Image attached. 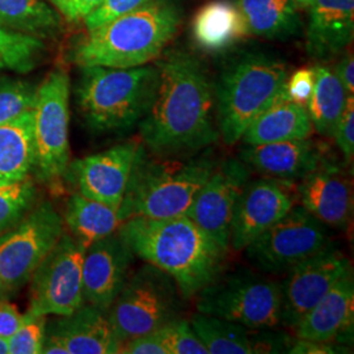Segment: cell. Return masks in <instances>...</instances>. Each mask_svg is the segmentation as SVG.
Returning a JSON list of instances; mask_svg holds the SVG:
<instances>
[{"mask_svg": "<svg viewBox=\"0 0 354 354\" xmlns=\"http://www.w3.org/2000/svg\"><path fill=\"white\" fill-rule=\"evenodd\" d=\"M332 138L336 140L339 150L346 163L353 160L354 155V96H348L342 115L335 127Z\"/></svg>", "mask_w": 354, "mask_h": 354, "instance_id": "8d00e7d4", "label": "cell"}, {"mask_svg": "<svg viewBox=\"0 0 354 354\" xmlns=\"http://www.w3.org/2000/svg\"><path fill=\"white\" fill-rule=\"evenodd\" d=\"M189 323L209 354L256 353V340L241 324L201 313Z\"/></svg>", "mask_w": 354, "mask_h": 354, "instance_id": "f546056e", "label": "cell"}, {"mask_svg": "<svg viewBox=\"0 0 354 354\" xmlns=\"http://www.w3.org/2000/svg\"><path fill=\"white\" fill-rule=\"evenodd\" d=\"M327 226L302 206H292L244 251L264 273H281L329 247Z\"/></svg>", "mask_w": 354, "mask_h": 354, "instance_id": "7c38bea8", "label": "cell"}, {"mask_svg": "<svg viewBox=\"0 0 354 354\" xmlns=\"http://www.w3.org/2000/svg\"><path fill=\"white\" fill-rule=\"evenodd\" d=\"M248 30L259 37L286 39L299 33L301 15L294 0H235Z\"/></svg>", "mask_w": 354, "mask_h": 354, "instance_id": "4316f807", "label": "cell"}, {"mask_svg": "<svg viewBox=\"0 0 354 354\" xmlns=\"http://www.w3.org/2000/svg\"><path fill=\"white\" fill-rule=\"evenodd\" d=\"M314 127L307 108L288 99L285 87L268 108L244 131L245 145H263L281 140L310 138Z\"/></svg>", "mask_w": 354, "mask_h": 354, "instance_id": "603a6c76", "label": "cell"}, {"mask_svg": "<svg viewBox=\"0 0 354 354\" xmlns=\"http://www.w3.org/2000/svg\"><path fill=\"white\" fill-rule=\"evenodd\" d=\"M142 143L127 140L70 163L66 175L77 193L120 209Z\"/></svg>", "mask_w": 354, "mask_h": 354, "instance_id": "9a60e30c", "label": "cell"}, {"mask_svg": "<svg viewBox=\"0 0 354 354\" xmlns=\"http://www.w3.org/2000/svg\"><path fill=\"white\" fill-rule=\"evenodd\" d=\"M121 342L114 333L108 313L84 304L66 317L46 324L44 354L120 353Z\"/></svg>", "mask_w": 354, "mask_h": 354, "instance_id": "e0dca14e", "label": "cell"}, {"mask_svg": "<svg viewBox=\"0 0 354 354\" xmlns=\"http://www.w3.org/2000/svg\"><path fill=\"white\" fill-rule=\"evenodd\" d=\"M24 319V314H20L7 299L0 301V339L8 340L23 326Z\"/></svg>", "mask_w": 354, "mask_h": 354, "instance_id": "60d3db41", "label": "cell"}, {"mask_svg": "<svg viewBox=\"0 0 354 354\" xmlns=\"http://www.w3.org/2000/svg\"><path fill=\"white\" fill-rule=\"evenodd\" d=\"M33 109L0 125V184L23 181L35 171Z\"/></svg>", "mask_w": 354, "mask_h": 354, "instance_id": "d4e9b609", "label": "cell"}, {"mask_svg": "<svg viewBox=\"0 0 354 354\" xmlns=\"http://www.w3.org/2000/svg\"><path fill=\"white\" fill-rule=\"evenodd\" d=\"M181 12L169 0H149L133 12L89 30L70 51L79 67L133 68L156 61L175 38Z\"/></svg>", "mask_w": 354, "mask_h": 354, "instance_id": "3957f363", "label": "cell"}, {"mask_svg": "<svg viewBox=\"0 0 354 354\" xmlns=\"http://www.w3.org/2000/svg\"><path fill=\"white\" fill-rule=\"evenodd\" d=\"M45 53V39L0 26V71L26 74L37 67Z\"/></svg>", "mask_w": 354, "mask_h": 354, "instance_id": "4dcf8cb0", "label": "cell"}, {"mask_svg": "<svg viewBox=\"0 0 354 354\" xmlns=\"http://www.w3.org/2000/svg\"><path fill=\"white\" fill-rule=\"evenodd\" d=\"M337 345H333L330 342H314V340H304L297 339V342H292L288 353L292 354H333L342 353Z\"/></svg>", "mask_w": 354, "mask_h": 354, "instance_id": "b9f144b4", "label": "cell"}, {"mask_svg": "<svg viewBox=\"0 0 354 354\" xmlns=\"http://www.w3.org/2000/svg\"><path fill=\"white\" fill-rule=\"evenodd\" d=\"M288 66L268 54H245L228 64L215 88L219 137L228 146L241 140L253 120L282 92Z\"/></svg>", "mask_w": 354, "mask_h": 354, "instance_id": "8992f818", "label": "cell"}, {"mask_svg": "<svg viewBox=\"0 0 354 354\" xmlns=\"http://www.w3.org/2000/svg\"><path fill=\"white\" fill-rule=\"evenodd\" d=\"M301 206L327 227L345 230L353 214V192L339 167L322 162L299 180Z\"/></svg>", "mask_w": 354, "mask_h": 354, "instance_id": "d6986e66", "label": "cell"}, {"mask_svg": "<svg viewBox=\"0 0 354 354\" xmlns=\"http://www.w3.org/2000/svg\"><path fill=\"white\" fill-rule=\"evenodd\" d=\"M176 282L159 268L146 263L129 277L108 317L121 344L152 333L176 319L181 308Z\"/></svg>", "mask_w": 354, "mask_h": 354, "instance_id": "52a82bcc", "label": "cell"}, {"mask_svg": "<svg viewBox=\"0 0 354 354\" xmlns=\"http://www.w3.org/2000/svg\"><path fill=\"white\" fill-rule=\"evenodd\" d=\"M354 323V281L349 269L333 288L294 327L297 337L332 342L352 336Z\"/></svg>", "mask_w": 354, "mask_h": 354, "instance_id": "44dd1931", "label": "cell"}, {"mask_svg": "<svg viewBox=\"0 0 354 354\" xmlns=\"http://www.w3.org/2000/svg\"><path fill=\"white\" fill-rule=\"evenodd\" d=\"M70 76L57 67L37 87L33 108L35 176L39 183L54 185L66 175L70 165Z\"/></svg>", "mask_w": 354, "mask_h": 354, "instance_id": "9c48e42d", "label": "cell"}, {"mask_svg": "<svg viewBox=\"0 0 354 354\" xmlns=\"http://www.w3.org/2000/svg\"><path fill=\"white\" fill-rule=\"evenodd\" d=\"M37 99V86L8 75L0 76V125L32 111Z\"/></svg>", "mask_w": 354, "mask_h": 354, "instance_id": "d6a6232c", "label": "cell"}, {"mask_svg": "<svg viewBox=\"0 0 354 354\" xmlns=\"http://www.w3.org/2000/svg\"><path fill=\"white\" fill-rule=\"evenodd\" d=\"M306 30V50L315 59H327L353 41L354 0H314Z\"/></svg>", "mask_w": 354, "mask_h": 354, "instance_id": "7402d4cb", "label": "cell"}, {"mask_svg": "<svg viewBox=\"0 0 354 354\" xmlns=\"http://www.w3.org/2000/svg\"><path fill=\"white\" fill-rule=\"evenodd\" d=\"M349 269V260L330 245L291 266L281 285V323L294 328Z\"/></svg>", "mask_w": 354, "mask_h": 354, "instance_id": "5bb4252c", "label": "cell"}, {"mask_svg": "<svg viewBox=\"0 0 354 354\" xmlns=\"http://www.w3.org/2000/svg\"><path fill=\"white\" fill-rule=\"evenodd\" d=\"M196 297L198 313L247 329L268 330L281 324V283L251 272L219 276Z\"/></svg>", "mask_w": 354, "mask_h": 354, "instance_id": "ba28073f", "label": "cell"}, {"mask_svg": "<svg viewBox=\"0 0 354 354\" xmlns=\"http://www.w3.org/2000/svg\"><path fill=\"white\" fill-rule=\"evenodd\" d=\"M24 323L12 336L7 340L8 353L38 354L42 351V345L46 335V317H38L24 314Z\"/></svg>", "mask_w": 354, "mask_h": 354, "instance_id": "e575fe53", "label": "cell"}, {"mask_svg": "<svg viewBox=\"0 0 354 354\" xmlns=\"http://www.w3.org/2000/svg\"><path fill=\"white\" fill-rule=\"evenodd\" d=\"M294 206V197L285 181L276 178L250 180L234 210L230 227V247L244 251L264 231Z\"/></svg>", "mask_w": 354, "mask_h": 354, "instance_id": "2e32d148", "label": "cell"}, {"mask_svg": "<svg viewBox=\"0 0 354 354\" xmlns=\"http://www.w3.org/2000/svg\"><path fill=\"white\" fill-rule=\"evenodd\" d=\"M250 33L236 3L214 0L196 13L192 24L194 42L210 53L227 50Z\"/></svg>", "mask_w": 354, "mask_h": 354, "instance_id": "cb8c5ba5", "label": "cell"}, {"mask_svg": "<svg viewBox=\"0 0 354 354\" xmlns=\"http://www.w3.org/2000/svg\"><path fill=\"white\" fill-rule=\"evenodd\" d=\"M120 353L168 354L165 345L162 344L155 332L122 342Z\"/></svg>", "mask_w": 354, "mask_h": 354, "instance_id": "ab89813d", "label": "cell"}, {"mask_svg": "<svg viewBox=\"0 0 354 354\" xmlns=\"http://www.w3.org/2000/svg\"><path fill=\"white\" fill-rule=\"evenodd\" d=\"M241 159L251 169L288 183L302 180L324 160L320 146L308 138L247 145Z\"/></svg>", "mask_w": 354, "mask_h": 354, "instance_id": "ffe728a7", "label": "cell"}, {"mask_svg": "<svg viewBox=\"0 0 354 354\" xmlns=\"http://www.w3.org/2000/svg\"><path fill=\"white\" fill-rule=\"evenodd\" d=\"M8 298H10V294H8V291L6 289V285H4L3 279L0 277V301L8 299Z\"/></svg>", "mask_w": 354, "mask_h": 354, "instance_id": "ee69618b", "label": "cell"}, {"mask_svg": "<svg viewBox=\"0 0 354 354\" xmlns=\"http://www.w3.org/2000/svg\"><path fill=\"white\" fill-rule=\"evenodd\" d=\"M37 201V187L30 178L0 184V235L19 223Z\"/></svg>", "mask_w": 354, "mask_h": 354, "instance_id": "1f68e13d", "label": "cell"}, {"mask_svg": "<svg viewBox=\"0 0 354 354\" xmlns=\"http://www.w3.org/2000/svg\"><path fill=\"white\" fill-rule=\"evenodd\" d=\"M251 180V168L241 159L218 162L197 193L187 215L221 245L230 248V227L241 190Z\"/></svg>", "mask_w": 354, "mask_h": 354, "instance_id": "4fadbf2b", "label": "cell"}, {"mask_svg": "<svg viewBox=\"0 0 354 354\" xmlns=\"http://www.w3.org/2000/svg\"><path fill=\"white\" fill-rule=\"evenodd\" d=\"M118 232L136 256L174 279L183 299L196 297L223 270L227 251L188 215L130 216Z\"/></svg>", "mask_w": 354, "mask_h": 354, "instance_id": "7a4b0ae2", "label": "cell"}, {"mask_svg": "<svg viewBox=\"0 0 354 354\" xmlns=\"http://www.w3.org/2000/svg\"><path fill=\"white\" fill-rule=\"evenodd\" d=\"M86 250L87 247L70 232H64L29 279L30 297L26 314L66 317L86 304L83 297Z\"/></svg>", "mask_w": 354, "mask_h": 354, "instance_id": "8fae6325", "label": "cell"}, {"mask_svg": "<svg viewBox=\"0 0 354 354\" xmlns=\"http://www.w3.org/2000/svg\"><path fill=\"white\" fill-rule=\"evenodd\" d=\"M168 354H209L189 322L174 319L155 330Z\"/></svg>", "mask_w": 354, "mask_h": 354, "instance_id": "836d02e7", "label": "cell"}, {"mask_svg": "<svg viewBox=\"0 0 354 354\" xmlns=\"http://www.w3.org/2000/svg\"><path fill=\"white\" fill-rule=\"evenodd\" d=\"M315 73L314 68L297 70L291 76H288L285 83V92L288 99L307 108L311 92L314 88Z\"/></svg>", "mask_w": 354, "mask_h": 354, "instance_id": "74e56055", "label": "cell"}, {"mask_svg": "<svg viewBox=\"0 0 354 354\" xmlns=\"http://www.w3.org/2000/svg\"><path fill=\"white\" fill-rule=\"evenodd\" d=\"M149 0H102V3L83 20L87 30L105 26L115 19L133 12L145 6Z\"/></svg>", "mask_w": 354, "mask_h": 354, "instance_id": "d590c367", "label": "cell"}, {"mask_svg": "<svg viewBox=\"0 0 354 354\" xmlns=\"http://www.w3.org/2000/svg\"><path fill=\"white\" fill-rule=\"evenodd\" d=\"M8 353V345H7V340L0 339V354Z\"/></svg>", "mask_w": 354, "mask_h": 354, "instance_id": "f6af8a7d", "label": "cell"}, {"mask_svg": "<svg viewBox=\"0 0 354 354\" xmlns=\"http://www.w3.org/2000/svg\"><path fill=\"white\" fill-rule=\"evenodd\" d=\"M297 4H302V6H308L311 4L314 0H294Z\"/></svg>", "mask_w": 354, "mask_h": 354, "instance_id": "bcb514c9", "label": "cell"}, {"mask_svg": "<svg viewBox=\"0 0 354 354\" xmlns=\"http://www.w3.org/2000/svg\"><path fill=\"white\" fill-rule=\"evenodd\" d=\"M62 16L45 0H0V26L49 39L61 32Z\"/></svg>", "mask_w": 354, "mask_h": 354, "instance_id": "83f0119b", "label": "cell"}, {"mask_svg": "<svg viewBox=\"0 0 354 354\" xmlns=\"http://www.w3.org/2000/svg\"><path fill=\"white\" fill-rule=\"evenodd\" d=\"M53 7L68 21H83L102 0H50Z\"/></svg>", "mask_w": 354, "mask_h": 354, "instance_id": "f35d334b", "label": "cell"}, {"mask_svg": "<svg viewBox=\"0 0 354 354\" xmlns=\"http://www.w3.org/2000/svg\"><path fill=\"white\" fill-rule=\"evenodd\" d=\"M133 256L118 231L89 244L83 260L84 302L108 313L127 283Z\"/></svg>", "mask_w": 354, "mask_h": 354, "instance_id": "ac0fdd59", "label": "cell"}, {"mask_svg": "<svg viewBox=\"0 0 354 354\" xmlns=\"http://www.w3.org/2000/svg\"><path fill=\"white\" fill-rule=\"evenodd\" d=\"M218 160L207 147L178 156H158L142 146L120 210L130 216L152 219L187 215L197 193L214 171Z\"/></svg>", "mask_w": 354, "mask_h": 354, "instance_id": "277c9868", "label": "cell"}, {"mask_svg": "<svg viewBox=\"0 0 354 354\" xmlns=\"http://www.w3.org/2000/svg\"><path fill=\"white\" fill-rule=\"evenodd\" d=\"M156 67V93L138 125L145 149L158 156H183L210 147L219 131L213 115L214 88L203 62L174 49L165 51Z\"/></svg>", "mask_w": 354, "mask_h": 354, "instance_id": "6da1fadb", "label": "cell"}, {"mask_svg": "<svg viewBox=\"0 0 354 354\" xmlns=\"http://www.w3.org/2000/svg\"><path fill=\"white\" fill-rule=\"evenodd\" d=\"M314 73L315 82L307 104V112L314 130L323 137L332 138L349 95H346L340 80L329 67L319 66L314 68Z\"/></svg>", "mask_w": 354, "mask_h": 354, "instance_id": "f1b7e54d", "label": "cell"}, {"mask_svg": "<svg viewBox=\"0 0 354 354\" xmlns=\"http://www.w3.org/2000/svg\"><path fill=\"white\" fill-rule=\"evenodd\" d=\"M64 232V216L49 201L0 235V277L10 297L21 290Z\"/></svg>", "mask_w": 354, "mask_h": 354, "instance_id": "30bf717a", "label": "cell"}, {"mask_svg": "<svg viewBox=\"0 0 354 354\" xmlns=\"http://www.w3.org/2000/svg\"><path fill=\"white\" fill-rule=\"evenodd\" d=\"M64 222L70 234L88 247L93 241L118 231L124 216L117 207L74 193L67 201Z\"/></svg>", "mask_w": 354, "mask_h": 354, "instance_id": "484cf974", "label": "cell"}, {"mask_svg": "<svg viewBox=\"0 0 354 354\" xmlns=\"http://www.w3.org/2000/svg\"><path fill=\"white\" fill-rule=\"evenodd\" d=\"M76 102L95 133H124L140 125L151 106L159 71L156 64L133 68L80 67Z\"/></svg>", "mask_w": 354, "mask_h": 354, "instance_id": "5b68a950", "label": "cell"}, {"mask_svg": "<svg viewBox=\"0 0 354 354\" xmlns=\"http://www.w3.org/2000/svg\"><path fill=\"white\" fill-rule=\"evenodd\" d=\"M335 75L340 80L346 95L354 93V59L353 54H346L335 68Z\"/></svg>", "mask_w": 354, "mask_h": 354, "instance_id": "7bdbcfd3", "label": "cell"}]
</instances>
